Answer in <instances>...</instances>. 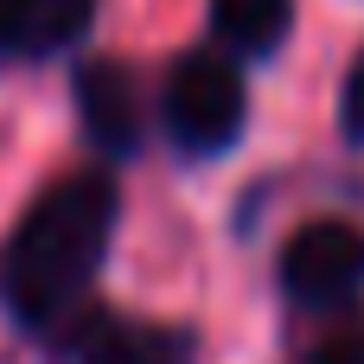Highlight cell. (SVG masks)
Wrapping results in <instances>:
<instances>
[{
    "label": "cell",
    "instance_id": "6da1fadb",
    "mask_svg": "<svg viewBox=\"0 0 364 364\" xmlns=\"http://www.w3.org/2000/svg\"><path fill=\"white\" fill-rule=\"evenodd\" d=\"M122 192L109 173H70L45 186L0 243V307L19 333H58L96 288L115 237Z\"/></svg>",
    "mask_w": 364,
    "mask_h": 364
},
{
    "label": "cell",
    "instance_id": "7a4b0ae2",
    "mask_svg": "<svg viewBox=\"0 0 364 364\" xmlns=\"http://www.w3.org/2000/svg\"><path fill=\"white\" fill-rule=\"evenodd\" d=\"M160 122H166L173 147L192 154V160H211V154L237 147L243 122H250V90H243L237 51H186L166 70Z\"/></svg>",
    "mask_w": 364,
    "mask_h": 364
},
{
    "label": "cell",
    "instance_id": "3957f363",
    "mask_svg": "<svg viewBox=\"0 0 364 364\" xmlns=\"http://www.w3.org/2000/svg\"><path fill=\"white\" fill-rule=\"evenodd\" d=\"M282 294L301 314H346L364 294V230L346 218H320L282 250Z\"/></svg>",
    "mask_w": 364,
    "mask_h": 364
},
{
    "label": "cell",
    "instance_id": "277c9868",
    "mask_svg": "<svg viewBox=\"0 0 364 364\" xmlns=\"http://www.w3.org/2000/svg\"><path fill=\"white\" fill-rule=\"evenodd\" d=\"M70 96H77V122H83V134H90L96 154L128 160V154L141 147V83H134V70H128L122 58H90V64H77Z\"/></svg>",
    "mask_w": 364,
    "mask_h": 364
},
{
    "label": "cell",
    "instance_id": "5b68a950",
    "mask_svg": "<svg viewBox=\"0 0 364 364\" xmlns=\"http://www.w3.org/2000/svg\"><path fill=\"white\" fill-rule=\"evenodd\" d=\"M96 0H0V64L6 58H58L83 45Z\"/></svg>",
    "mask_w": 364,
    "mask_h": 364
},
{
    "label": "cell",
    "instance_id": "8992f818",
    "mask_svg": "<svg viewBox=\"0 0 364 364\" xmlns=\"http://www.w3.org/2000/svg\"><path fill=\"white\" fill-rule=\"evenodd\" d=\"M77 364H198V339L160 320H96L77 339Z\"/></svg>",
    "mask_w": 364,
    "mask_h": 364
},
{
    "label": "cell",
    "instance_id": "52a82bcc",
    "mask_svg": "<svg viewBox=\"0 0 364 364\" xmlns=\"http://www.w3.org/2000/svg\"><path fill=\"white\" fill-rule=\"evenodd\" d=\"M211 32L237 58H269L294 32V0H211Z\"/></svg>",
    "mask_w": 364,
    "mask_h": 364
},
{
    "label": "cell",
    "instance_id": "ba28073f",
    "mask_svg": "<svg viewBox=\"0 0 364 364\" xmlns=\"http://www.w3.org/2000/svg\"><path fill=\"white\" fill-rule=\"evenodd\" d=\"M339 115H346V134L364 141V58L352 64V77H346V102H339Z\"/></svg>",
    "mask_w": 364,
    "mask_h": 364
},
{
    "label": "cell",
    "instance_id": "9c48e42d",
    "mask_svg": "<svg viewBox=\"0 0 364 364\" xmlns=\"http://www.w3.org/2000/svg\"><path fill=\"white\" fill-rule=\"evenodd\" d=\"M326 364H364V352L352 346V352H339V358H326Z\"/></svg>",
    "mask_w": 364,
    "mask_h": 364
}]
</instances>
